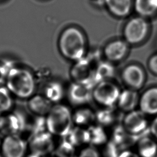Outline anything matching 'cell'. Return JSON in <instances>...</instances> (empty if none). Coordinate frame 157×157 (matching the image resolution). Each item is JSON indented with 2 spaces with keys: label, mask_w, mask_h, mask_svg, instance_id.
<instances>
[{
  "label": "cell",
  "mask_w": 157,
  "mask_h": 157,
  "mask_svg": "<svg viewBox=\"0 0 157 157\" xmlns=\"http://www.w3.org/2000/svg\"><path fill=\"white\" fill-rule=\"evenodd\" d=\"M5 83L11 94L22 99L33 96L36 85L35 76L30 71L16 67L8 73Z\"/></svg>",
  "instance_id": "cell-1"
},
{
  "label": "cell",
  "mask_w": 157,
  "mask_h": 157,
  "mask_svg": "<svg viewBox=\"0 0 157 157\" xmlns=\"http://www.w3.org/2000/svg\"><path fill=\"white\" fill-rule=\"evenodd\" d=\"M59 46L62 55L67 59L77 61L85 57V37L76 28L71 27L63 31L59 38Z\"/></svg>",
  "instance_id": "cell-2"
},
{
  "label": "cell",
  "mask_w": 157,
  "mask_h": 157,
  "mask_svg": "<svg viewBox=\"0 0 157 157\" xmlns=\"http://www.w3.org/2000/svg\"><path fill=\"white\" fill-rule=\"evenodd\" d=\"M72 113L65 105L55 104L46 116L47 131L52 136L66 137L73 128Z\"/></svg>",
  "instance_id": "cell-3"
},
{
  "label": "cell",
  "mask_w": 157,
  "mask_h": 157,
  "mask_svg": "<svg viewBox=\"0 0 157 157\" xmlns=\"http://www.w3.org/2000/svg\"><path fill=\"white\" fill-rule=\"evenodd\" d=\"M120 88L109 80L96 84L93 89V100L102 108H113L120 95Z\"/></svg>",
  "instance_id": "cell-4"
},
{
  "label": "cell",
  "mask_w": 157,
  "mask_h": 157,
  "mask_svg": "<svg viewBox=\"0 0 157 157\" xmlns=\"http://www.w3.org/2000/svg\"><path fill=\"white\" fill-rule=\"evenodd\" d=\"M26 119L17 111L7 112L1 115L0 133L4 137L20 135L24 132Z\"/></svg>",
  "instance_id": "cell-5"
},
{
  "label": "cell",
  "mask_w": 157,
  "mask_h": 157,
  "mask_svg": "<svg viewBox=\"0 0 157 157\" xmlns=\"http://www.w3.org/2000/svg\"><path fill=\"white\" fill-rule=\"evenodd\" d=\"M146 116L140 109L135 110L126 113L123 117L122 124L130 135L140 138L149 130L150 124Z\"/></svg>",
  "instance_id": "cell-6"
},
{
  "label": "cell",
  "mask_w": 157,
  "mask_h": 157,
  "mask_svg": "<svg viewBox=\"0 0 157 157\" xmlns=\"http://www.w3.org/2000/svg\"><path fill=\"white\" fill-rule=\"evenodd\" d=\"M94 63L88 58L76 61L71 70V76L74 82L80 83L94 87V73L96 68Z\"/></svg>",
  "instance_id": "cell-7"
},
{
  "label": "cell",
  "mask_w": 157,
  "mask_h": 157,
  "mask_svg": "<svg viewBox=\"0 0 157 157\" xmlns=\"http://www.w3.org/2000/svg\"><path fill=\"white\" fill-rule=\"evenodd\" d=\"M28 147L31 153L43 157L53 152L56 146L53 136L46 131L29 138Z\"/></svg>",
  "instance_id": "cell-8"
},
{
  "label": "cell",
  "mask_w": 157,
  "mask_h": 157,
  "mask_svg": "<svg viewBox=\"0 0 157 157\" xmlns=\"http://www.w3.org/2000/svg\"><path fill=\"white\" fill-rule=\"evenodd\" d=\"M148 30V24L144 18H133L128 22L125 27V38L130 44H138L145 39Z\"/></svg>",
  "instance_id": "cell-9"
},
{
  "label": "cell",
  "mask_w": 157,
  "mask_h": 157,
  "mask_svg": "<svg viewBox=\"0 0 157 157\" xmlns=\"http://www.w3.org/2000/svg\"><path fill=\"white\" fill-rule=\"evenodd\" d=\"M28 144L20 135L8 136L2 141L1 151L2 157H24Z\"/></svg>",
  "instance_id": "cell-10"
},
{
  "label": "cell",
  "mask_w": 157,
  "mask_h": 157,
  "mask_svg": "<svg viewBox=\"0 0 157 157\" xmlns=\"http://www.w3.org/2000/svg\"><path fill=\"white\" fill-rule=\"evenodd\" d=\"M93 89L92 86L73 82L68 89V100L76 106L86 105L93 99Z\"/></svg>",
  "instance_id": "cell-11"
},
{
  "label": "cell",
  "mask_w": 157,
  "mask_h": 157,
  "mask_svg": "<svg viewBox=\"0 0 157 157\" xmlns=\"http://www.w3.org/2000/svg\"><path fill=\"white\" fill-rule=\"evenodd\" d=\"M122 78L130 89L138 91L144 86L145 82V75L140 66L132 65L124 70Z\"/></svg>",
  "instance_id": "cell-12"
},
{
  "label": "cell",
  "mask_w": 157,
  "mask_h": 157,
  "mask_svg": "<svg viewBox=\"0 0 157 157\" xmlns=\"http://www.w3.org/2000/svg\"><path fill=\"white\" fill-rule=\"evenodd\" d=\"M53 105L42 94L33 95L27 102V108L32 115L43 117L48 115Z\"/></svg>",
  "instance_id": "cell-13"
},
{
  "label": "cell",
  "mask_w": 157,
  "mask_h": 157,
  "mask_svg": "<svg viewBox=\"0 0 157 157\" xmlns=\"http://www.w3.org/2000/svg\"><path fill=\"white\" fill-rule=\"evenodd\" d=\"M139 109L146 116H157V87L146 90L140 95Z\"/></svg>",
  "instance_id": "cell-14"
},
{
  "label": "cell",
  "mask_w": 157,
  "mask_h": 157,
  "mask_svg": "<svg viewBox=\"0 0 157 157\" xmlns=\"http://www.w3.org/2000/svg\"><path fill=\"white\" fill-rule=\"evenodd\" d=\"M140 95L135 90L126 89L121 92L116 105L120 111L126 113L136 110L138 106Z\"/></svg>",
  "instance_id": "cell-15"
},
{
  "label": "cell",
  "mask_w": 157,
  "mask_h": 157,
  "mask_svg": "<svg viewBox=\"0 0 157 157\" xmlns=\"http://www.w3.org/2000/svg\"><path fill=\"white\" fill-rule=\"evenodd\" d=\"M135 152L139 157H157V140L143 136L136 142Z\"/></svg>",
  "instance_id": "cell-16"
},
{
  "label": "cell",
  "mask_w": 157,
  "mask_h": 157,
  "mask_svg": "<svg viewBox=\"0 0 157 157\" xmlns=\"http://www.w3.org/2000/svg\"><path fill=\"white\" fill-rule=\"evenodd\" d=\"M138 138L130 135L122 124H120L114 127L111 132L110 140L123 150H125L128 149V147L131 144L136 143Z\"/></svg>",
  "instance_id": "cell-17"
},
{
  "label": "cell",
  "mask_w": 157,
  "mask_h": 157,
  "mask_svg": "<svg viewBox=\"0 0 157 157\" xmlns=\"http://www.w3.org/2000/svg\"><path fill=\"white\" fill-rule=\"evenodd\" d=\"M63 139L69 142L76 148L90 145V137L87 128L75 126L73 127L67 135Z\"/></svg>",
  "instance_id": "cell-18"
},
{
  "label": "cell",
  "mask_w": 157,
  "mask_h": 157,
  "mask_svg": "<svg viewBox=\"0 0 157 157\" xmlns=\"http://www.w3.org/2000/svg\"><path fill=\"white\" fill-rule=\"evenodd\" d=\"M42 94L55 105L60 102L63 98L65 90L63 86L59 82L50 81L44 85Z\"/></svg>",
  "instance_id": "cell-19"
},
{
  "label": "cell",
  "mask_w": 157,
  "mask_h": 157,
  "mask_svg": "<svg viewBox=\"0 0 157 157\" xmlns=\"http://www.w3.org/2000/svg\"><path fill=\"white\" fill-rule=\"evenodd\" d=\"M72 118L76 126L87 128L95 122V112L87 107H81L72 113Z\"/></svg>",
  "instance_id": "cell-20"
},
{
  "label": "cell",
  "mask_w": 157,
  "mask_h": 157,
  "mask_svg": "<svg viewBox=\"0 0 157 157\" xmlns=\"http://www.w3.org/2000/svg\"><path fill=\"white\" fill-rule=\"evenodd\" d=\"M128 45L122 40H116L107 45L105 49V54L111 61H119L127 54Z\"/></svg>",
  "instance_id": "cell-21"
},
{
  "label": "cell",
  "mask_w": 157,
  "mask_h": 157,
  "mask_svg": "<svg viewBox=\"0 0 157 157\" xmlns=\"http://www.w3.org/2000/svg\"><path fill=\"white\" fill-rule=\"evenodd\" d=\"M87 128L90 137V145L94 147L102 146L108 142V136L104 127L94 124Z\"/></svg>",
  "instance_id": "cell-22"
},
{
  "label": "cell",
  "mask_w": 157,
  "mask_h": 157,
  "mask_svg": "<svg viewBox=\"0 0 157 157\" xmlns=\"http://www.w3.org/2000/svg\"><path fill=\"white\" fill-rule=\"evenodd\" d=\"M105 3L111 13L118 17L128 15L132 8V0H105Z\"/></svg>",
  "instance_id": "cell-23"
},
{
  "label": "cell",
  "mask_w": 157,
  "mask_h": 157,
  "mask_svg": "<svg viewBox=\"0 0 157 157\" xmlns=\"http://www.w3.org/2000/svg\"><path fill=\"white\" fill-rule=\"evenodd\" d=\"M117 119V114L113 108H102L95 112V122L102 127L114 124Z\"/></svg>",
  "instance_id": "cell-24"
},
{
  "label": "cell",
  "mask_w": 157,
  "mask_h": 157,
  "mask_svg": "<svg viewBox=\"0 0 157 157\" xmlns=\"http://www.w3.org/2000/svg\"><path fill=\"white\" fill-rule=\"evenodd\" d=\"M27 131L29 132V138L36 134L47 131L46 117L33 115V118L29 122L26 121L24 132Z\"/></svg>",
  "instance_id": "cell-25"
},
{
  "label": "cell",
  "mask_w": 157,
  "mask_h": 157,
  "mask_svg": "<svg viewBox=\"0 0 157 157\" xmlns=\"http://www.w3.org/2000/svg\"><path fill=\"white\" fill-rule=\"evenodd\" d=\"M135 7L140 15L151 16L157 12V0H136Z\"/></svg>",
  "instance_id": "cell-26"
},
{
  "label": "cell",
  "mask_w": 157,
  "mask_h": 157,
  "mask_svg": "<svg viewBox=\"0 0 157 157\" xmlns=\"http://www.w3.org/2000/svg\"><path fill=\"white\" fill-rule=\"evenodd\" d=\"M114 68L111 64L101 62L97 66L94 73V82L96 84L109 80L114 75Z\"/></svg>",
  "instance_id": "cell-27"
},
{
  "label": "cell",
  "mask_w": 157,
  "mask_h": 157,
  "mask_svg": "<svg viewBox=\"0 0 157 157\" xmlns=\"http://www.w3.org/2000/svg\"><path fill=\"white\" fill-rule=\"evenodd\" d=\"M53 153L55 157H78V155L76 147L64 139L56 146Z\"/></svg>",
  "instance_id": "cell-28"
},
{
  "label": "cell",
  "mask_w": 157,
  "mask_h": 157,
  "mask_svg": "<svg viewBox=\"0 0 157 157\" xmlns=\"http://www.w3.org/2000/svg\"><path fill=\"white\" fill-rule=\"evenodd\" d=\"M11 94L6 87L0 86V114L9 111L13 106Z\"/></svg>",
  "instance_id": "cell-29"
},
{
  "label": "cell",
  "mask_w": 157,
  "mask_h": 157,
  "mask_svg": "<svg viewBox=\"0 0 157 157\" xmlns=\"http://www.w3.org/2000/svg\"><path fill=\"white\" fill-rule=\"evenodd\" d=\"M123 150V148L110 140L105 145V154L107 157H118Z\"/></svg>",
  "instance_id": "cell-30"
},
{
  "label": "cell",
  "mask_w": 157,
  "mask_h": 157,
  "mask_svg": "<svg viewBox=\"0 0 157 157\" xmlns=\"http://www.w3.org/2000/svg\"><path fill=\"white\" fill-rule=\"evenodd\" d=\"M78 157H101L100 154L94 146H86L78 153Z\"/></svg>",
  "instance_id": "cell-31"
},
{
  "label": "cell",
  "mask_w": 157,
  "mask_h": 157,
  "mask_svg": "<svg viewBox=\"0 0 157 157\" xmlns=\"http://www.w3.org/2000/svg\"><path fill=\"white\" fill-rule=\"evenodd\" d=\"M148 131L150 132L152 137L157 140V116L150 124Z\"/></svg>",
  "instance_id": "cell-32"
},
{
  "label": "cell",
  "mask_w": 157,
  "mask_h": 157,
  "mask_svg": "<svg viewBox=\"0 0 157 157\" xmlns=\"http://www.w3.org/2000/svg\"><path fill=\"white\" fill-rule=\"evenodd\" d=\"M8 71L3 64H0V86L6 82Z\"/></svg>",
  "instance_id": "cell-33"
},
{
  "label": "cell",
  "mask_w": 157,
  "mask_h": 157,
  "mask_svg": "<svg viewBox=\"0 0 157 157\" xmlns=\"http://www.w3.org/2000/svg\"><path fill=\"white\" fill-rule=\"evenodd\" d=\"M148 65L151 71L157 75V55L151 58Z\"/></svg>",
  "instance_id": "cell-34"
},
{
  "label": "cell",
  "mask_w": 157,
  "mask_h": 157,
  "mask_svg": "<svg viewBox=\"0 0 157 157\" xmlns=\"http://www.w3.org/2000/svg\"><path fill=\"white\" fill-rule=\"evenodd\" d=\"M118 157H139L136 152L128 149L123 150L118 155Z\"/></svg>",
  "instance_id": "cell-35"
},
{
  "label": "cell",
  "mask_w": 157,
  "mask_h": 157,
  "mask_svg": "<svg viewBox=\"0 0 157 157\" xmlns=\"http://www.w3.org/2000/svg\"><path fill=\"white\" fill-rule=\"evenodd\" d=\"M40 157V156H38V155H35V154H33V153H30L29 154H28V155H25V157Z\"/></svg>",
  "instance_id": "cell-36"
},
{
  "label": "cell",
  "mask_w": 157,
  "mask_h": 157,
  "mask_svg": "<svg viewBox=\"0 0 157 157\" xmlns=\"http://www.w3.org/2000/svg\"><path fill=\"white\" fill-rule=\"evenodd\" d=\"M96 1H97L98 2L103 3L105 2V0H96Z\"/></svg>",
  "instance_id": "cell-37"
},
{
  "label": "cell",
  "mask_w": 157,
  "mask_h": 157,
  "mask_svg": "<svg viewBox=\"0 0 157 157\" xmlns=\"http://www.w3.org/2000/svg\"><path fill=\"white\" fill-rule=\"evenodd\" d=\"M1 143H2V140L0 138V148H1Z\"/></svg>",
  "instance_id": "cell-38"
},
{
  "label": "cell",
  "mask_w": 157,
  "mask_h": 157,
  "mask_svg": "<svg viewBox=\"0 0 157 157\" xmlns=\"http://www.w3.org/2000/svg\"><path fill=\"white\" fill-rule=\"evenodd\" d=\"M0 157H2V156L1 155H0Z\"/></svg>",
  "instance_id": "cell-39"
},
{
  "label": "cell",
  "mask_w": 157,
  "mask_h": 157,
  "mask_svg": "<svg viewBox=\"0 0 157 157\" xmlns=\"http://www.w3.org/2000/svg\"><path fill=\"white\" fill-rule=\"evenodd\" d=\"M1 114H0V117H1Z\"/></svg>",
  "instance_id": "cell-40"
},
{
  "label": "cell",
  "mask_w": 157,
  "mask_h": 157,
  "mask_svg": "<svg viewBox=\"0 0 157 157\" xmlns=\"http://www.w3.org/2000/svg\"></svg>",
  "instance_id": "cell-41"
}]
</instances>
